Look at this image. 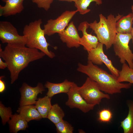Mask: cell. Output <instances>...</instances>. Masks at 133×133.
<instances>
[{
    "mask_svg": "<svg viewBox=\"0 0 133 133\" xmlns=\"http://www.w3.org/2000/svg\"><path fill=\"white\" fill-rule=\"evenodd\" d=\"M45 55L37 49L22 44H7L3 50L0 45V57L7 65L11 84L17 79L21 71L30 63L42 58Z\"/></svg>",
    "mask_w": 133,
    "mask_h": 133,
    "instance_id": "1",
    "label": "cell"
},
{
    "mask_svg": "<svg viewBox=\"0 0 133 133\" xmlns=\"http://www.w3.org/2000/svg\"><path fill=\"white\" fill-rule=\"evenodd\" d=\"M77 70L96 82L101 90L108 94L120 93L122 89L130 88L132 85L129 83L119 82L117 77L108 73L89 60L86 65L78 63Z\"/></svg>",
    "mask_w": 133,
    "mask_h": 133,
    "instance_id": "2",
    "label": "cell"
},
{
    "mask_svg": "<svg viewBox=\"0 0 133 133\" xmlns=\"http://www.w3.org/2000/svg\"><path fill=\"white\" fill-rule=\"evenodd\" d=\"M123 16L118 14L115 17L110 14L106 18L100 14L98 22L95 20L89 23V27L96 34L99 42L104 45L106 50L110 49L113 45L117 33L116 22Z\"/></svg>",
    "mask_w": 133,
    "mask_h": 133,
    "instance_id": "3",
    "label": "cell"
},
{
    "mask_svg": "<svg viewBox=\"0 0 133 133\" xmlns=\"http://www.w3.org/2000/svg\"><path fill=\"white\" fill-rule=\"evenodd\" d=\"M42 23V20L40 19L24 26L23 33L26 39V45L28 47L39 50L49 58H53L55 55L48 49L50 44L47 42L45 37L44 29L41 28Z\"/></svg>",
    "mask_w": 133,
    "mask_h": 133,
    "instance_id": "4",
    "label": "cell"
},
{
    "mask_svg": "<svg viewBox=\"0 0 133 133\" xmlns=\"http://www.w3.org/2000/svg\"><path fill=\"white\" fill-rule=\"evenodd\" d=\"M132 38L131 33H117L113 45L115 55L119 59L120 63L123 64L127 62L133 69V53L129 45Z\"/></svg>",
    "mask_w": 133,
    "mask_h": 133,
    "instance_id": "5",
    "label": "cell"
},
{
    "mask_svg": "<svg viewBox=\"0 0 133 133\" xmlns=\"http://www.w3.org/2000/svg\"><path fill=\"white\" fill-rule=\"evenodd\" d=\"M78 91L84 99L88 103L99 105L103 99H110L107 94L103 93L98 83L89 77L81 87H78Z\"/></svg>",
    "mask_w": 133,
    "mask_h": 133,
    "instance_id": "6",
    "label": "cell"
},
{
    "mask_svg": "<svg viewBox=\"0 0 133 133\" xmlns=\"http://www.w3.org/2000/svg\"><path fill=\"white\" fill-rule=\"evenodd\" d=\"M78 12L77 10H66L56 19L48 20L44 26L45 35L50 36L56 33L59 34L63 32Z\"/></svg>",
    "mask_w": 133,
    "mask_h": 133,
    "instance_id": "7",
    "label": "cell"
},
{
    "mask_svg": "<svg viewBox=\"0 0 133 133\" xmlns=\"http://www.w3.org/2000/svg\"><path fill=\"white\" fill-rule=\"evenodd\" d=\"M0 40L2 43L25 45L27 41L25 37L19 35L10 22L5 21H0Z\"/></svg>",
    "mask_w": 133,
    "mask_h": 133,
    "instance_id": "8",
    "label": "cell"
},
{
    "mask_svg": "<svg viewBox=\"0 0 133 133\" xmlns=\"http://www.w3.org/2000/svg\"><path fill=\"white\" fill-rule=\"evenodd\" d=\"M78 87L73 82L67 93L68 100L66 104L71 108H77L83 113H87L93 110L96 105L89 104L86 101L79 93Z\"/></svg>",
    "mask_w": 133,
    "mask_h": 133,
    "instance_id": "9",
    "label": "cell"
},
{
    "mask_svg": "<svg viewBox=\"0 0 133 133\" xmlns=\"http://www.w3.org/2000/svg\"><path fill=\"white\" fill-rule=\"evenodd\" d=\"M103 44L99 42L97 47L88 52V60L96 65H101L104 64L111 74L118 77L119 71L113 65L112 62L104 53Z\"/></svg>",
    "mask_w": 133,
    "mask_h": 133,
    "instance_id": "10",
    "label": "cell"
},
{
    "mask_svg": "<svg viewBox=\"0 0 133 133\" xmlns=\"http://www.w3.org/2000/svg\"><path fill=\"white\" fill-rule=\"evenodd\" d=\"M45 87L40 83L34 87L29 86L26 83H23L20 89L21 95L20 106L35 104L38 95L42 93L45 91Z\"/></svg>",
    "mask_w": 133,
    "mask_h": 133,
    "instance_id": "11",
    "label": "cell"
},
{
    "mask_svg": "<svg viewBox=\"0 0 133 133\" xmlns=\"http://www.w3.org/2000/svg\"><path fill=\"white\" fill-rule=\"evenodd\" d=\"M58 34L61 41L65 43L67 46L69 48H78L81 45V37L72 21L69 23L63 32Z\"/></svg>",
    "mask_w": 133,
    "mask_h": 133,
    "instance_id": "12",
    "label": "cell"
},
{
    "mask_svg": "<svg viewBox=\"0 0 133 133\" xmlns=\"http://www.w3.org/2000/svg\"><path fill=\"white\" fill-rule=\"evenodd\" d=\"M89 23L87 21H84L81 23L78 27V30L83 33L80 39V45L82 46L84 49L88 52L96 48L99 42L97 36L87 33V30L89 27Z\"/></svg>",
    "mask_w": 133,
    "mask_h": 133,
    "instance_id": "13",
    "label": "cell"
},
{
    "mask_svg": "<svg viewBox=\"0 0 133 133\" xmlns=\"http://www.w3.org/2000/svg\"><path fill=\"white\" fill-rule=\"evenodd\" d=\"M5 3L4 6L0 5V16L7 17L21 13L24 10V0H1Z\"/></svg>",
    "mask_w": 133,
    "mask_h": 133,
    "instance_id": "14",
    "label": "cell"
},
{
    "mask_svg": "<svg viewBox=\"0 0 133 133\" xmlns=\"http://www.w3.org/2000/svg\"><path fill=\"white\" fill-rule=\"evenodd\" d=\"M73 82L65 80L63 82L58 83H53L47 81L45 87L48 89L47 95L51 98L55 95L61 93H67Z\"/></svg>",
    "mask_w": 133,
    "mask_h": 133,
    "instance_id": "15",
    "label": "cell"
},
{
    "mask_svg": "<svg viewBox=\"0 0 133 133\" xmlns=\"http://www.w3.org/2000/svg\"><path fill=\"white\" fill-rule=\"evenodd\" d=\"M133 23V13L122 16L116 22V29L117 33H130Z\"/></svg>",
    "mask_w": 133,
    "mask_h": 133,
    "instance_id": "16",
    "label": "cell"
},
{
    "mask_svg": "<svg viewBox=\"0 0 133 133\" xmlns=\"http://www.w3.org/2000/svg\"><path fill=\"white\" fill-rule=\"evenodd\" d=\"M17 111L28 122L32 120H39L42 118L35 106L33 105L20 106Z\"/></svg>",
    "mask_w": 133,
    "mask_h": 133,
    "instance_id": "17",
    "label": "cell"
},
{
    "mask_svg": "<svg viewBox=\"0 0 133 133\" xmlns=\"http://www.w3.org/2000/svg\"><path fill=\"white\" fill-rule=\"evenodd\" d=\"M11 118L8 121L10 132L17 133L28 127V122L20 114L13 115Z\"/></svg>",
    "mask_w": 133,
    "mask_h": 133,
    "instance_id": "18",
    "label": "cell"
},
{
    "mask_svg": "<svg viewBox=\"0 0 133 133\" xmlns=\"http://www.w3.org/2000/svg\"><path fill=\"white\" fill-rule=\"evenodd\" d=\"M51 98L47 96L38 99L35 104V106L42 118H47L52 105Z\"/></svg>",
    "mask_w": 133,
    "mask_h": 133,
    "instance_id": "19",
    "label": "cell"
},
{
    "mask_svg": "<svg viewBox=\"0 0 133 133\" xmlns=\"http://www.w3.org/2000/svg\"><path fill=\"white\" fill-rule=\"evenodd\" d=\"M129 111L126 117L121 122L120 126L124 133H133V101L127 102Z\"/></svg>",
    "mask_w": 133,
    "mask_h": 133,
    "instance_id": "20",
    "label": "cell"
},
{
    "mask_svg": "<svg viewBox=\"0 0 133 133\" xmlns=\"http://www.w3.org/2000/svg\"><path fill=\"white\" fill-rule=\"evenodd\" d=\"M65 116L63 110L58 104L56 103L52 105L47 118L55 125L63 119Z\"/></svg>",
    "mask_w": 133,
    "mask_h": 133,
    "instance_id": "21",
    "label": "cell"
},
{
    "mask_svg": "<svg viewBox=\"0 0 133 133\" xmlns=\"http://www.w3.org/2000/svg\"><path fill=\"white\" fill-rule=\"evenodd\" d=\"M117 79L120 83L127 82L133 84V69L126 63L123 64Z\"/></svg>",
    "mask_w": 133,
    "mask_h": 133,
    "instance_id": "22",
    "label": "cell"
},
{
    "mask_svg": "<svg viewBox=\"0 0 133 133\" xmlns=\"http://www.w3.org/2000/svg\"><path fill=\"white\" fill-rule=\"evenodd\" d=\"M92 2H95L98 5L102 3V0H78L75 2L74 6L80 14L84 15L90 11V9L88 8Z\"/></svg>",
    "mask_w": 133,
    "mask_h": 133,
    "instance_id": "23",
    "label": "cell"
},
{
    "mask_svg": "<svg viewBox=\"0 0 133 133\" xmlns=\"http://www.w3.org/2000/svg\"><path fill=\"white\" fill-rule=\"evenodd\" d=\"M58 133H73V127L67 121L63 119L55 124Z\"/></svg>",
    "mask_w": 133,
    "mask_h": 133,
    "instance_id": "24",
    "label": "cell"
},
{
    "mask_svg": "<svg viewBox=\"0 0 133 133\" xmlns=\"http://www.w3.org/2000/svg\"><path fill=\"white\" fill-rule=\"evenodd\" d=\"M0 115L2 124L4 125L10 120L12 116L11 109L5 107L1 102L0 103Z\"/></svg>",
    "mask_w": 133,
    "mask_h": 133,
    "instance_id": "25",
    "label": "cell"
},
{
    "mask_svg": "<svg viewBox=\"0 0 133 133\" xmlns=\"http://www.w3.org/2000/svg\"><path fill=\"white\" fill-rule=\"evenodd\" d=\"M98 120L101 122L108 123L111 121L112 118L113 114L108 109H104L98 112Z\"/></svg>",
    "mask_w": 133,
    "mask_h": 133,
    "instance_id": "26",
    "label": "cell"
},
{
    "mask_svg": "<svg viewBox=\"0 0 133 133\" xmlns=\"http://www.w3.org/2000/svg\"><path fill=\"white\" fill-rule=\"evenodd\" d=\"M33 3H35L37 7L48 11L50 8L53 0H31Z\"/></svg>",
    "mask_w": 133,
    "mask_h": 133,
    "instance_id": "27",
    "label": "cell"
},
{
    "mask_svg": "<svg viewBox=\"0 0 133 133\" xmlns=\"http://www.w3.org/2000/svg\"><path fill=\"white\" fill-rule=\"evenodd\" d=\"M4 77L3 76H1L0 77V92L2 93L5 89V85L4 81L2 79Z\"/></svg>",
    "mask_w": 133,
    "mask_h": 133,
    "instance_id": "28",
    "label": "cell"
},
{
    "mask_svg": "<svg viewBox=\"0 0 133 133\" xmlns=\"http://www.w3.org/2000/svg\"><path fill=\"white\" fill-rule=\"evenodd\" d=\"M7 65L6 63L3 62L1 58H0V69H4L6 67H7Z\"/></svg>",
    "mask_w": 133,
    "mask_h": 133,
    "instance_id": "29",
    "label": "cell"
},
{
    "mask_svg": "<svg viewBox=\"0 0 133 133\" xmlns=\"http://www.w3.org/2000/svg\"><path fill=\"white\" fill-rule=\"evenodd\" d=\"M60 1H66L69 2H76L78 0H57Z\"/></svg>",
    "mask_w": 133,
    "mask_h": 133,
    "instance_id": "30",
    "label": "cell"
},
{
    "mask_svg": "<svg viewBox=\"0 0 133 133\" xmlns=\"http://www.w3.org/2000/svg\"><path fill=\"white\" fill-rule=\"evenodd\" d=\"M131 35L132 38V43L133 44V26H132V29L131 33Z\"/></svg>",
    "mask_w": 133,
    "mask_h": 133,
    "instance_id": "31",
    "label": "cell"
},
{
    "mask_svg": "<svg viewBox=\"0 0 133 133\" xmlns=\"http://www.w3.org/2000/svg\"><path fill=\"white\" fill-rule=\"evenodd\" d=\"M131 9L132 10V13H133V5H132Z\"/></svg>",
    "mask_w": 133,
    "mask_h": 133,
    "instance_id": "32",
    "label": "cell"
}]
</instances>
